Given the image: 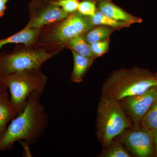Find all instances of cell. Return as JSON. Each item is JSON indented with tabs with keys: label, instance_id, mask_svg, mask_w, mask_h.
I'll return each instance as SVG.
<instances>
[{
	"label": "cell",
	"instance_id": "d6986e66",
	"mask_svg": "<svg viewBox=\"0 0 157 157\" xmlns=\"http://www.w3.org/2000/svg\"><path fill=\"white\" fill-rule=\"evenodd\" d=\"M97 10L96 0H82L79 2L77 11L82 15L91 17Z\"/></svg>",
	"mask_w": 157,
	"mask_h": 157
},
{
	"label": "cell",
	"instance_id": "44dd1931",
	"mask_svg": "<svg viewBox=\"0 0 157 157\" xmlns=\"http://www.w3.org/2000/svg\"><path fill=\"white\" fill-rule=\"evenodd\" d=\"M52 2L69 14L77 11L79 3V0H56Z\"/></svg>",
	"mask_w": 157,
	"mask_h": 157
},
{
	"label": "cell",
	"instance_id": "9c48e42d",
	"mask_svg": "<svg viewBox=\"0 0 157 157\" xmlns=\"http://www.w3.org/2000/svg\"><path fill=\"white\" fill-rule=\"evenodd\" d=\"M69 14L59 6L51 2L49 5L43 6L42 9L36 10L31 14L29 22L26 27L29 28L41 29L45 25L60 21L67 17Z\"/></svg>",
	"mask_w": 157,
	"mask_h": 157
},
{
	"label": "cell",
	"instance_id": "3957f363",
	"mask_svg": "<svg viewBox=\"0 0 157 157\" xmlns=\"http://www.w3.org/2000/svg\"><path fill=\"white\" fill-rule=\"evenodd\" d=\"M133 127L119 101L101 95L97 110L96 135L103 147Z\"/></svg>",
	"mask_w": 157,
	"mask_h": 157
},
{
	"label": "cell",
	"instance_id": "d4e9b609",
	"mask_svg": "<svg viewBox=\"0 0 157 157\" xmlns=\"http://www.w3.org/2000/svg\"><path fill=\"white\" fill-rule=\"evenodd\" d=\"M155 74V76H156V78H157V73H156Z\"/></svg>",
	"mask_w": 157,
	"mask_h": 157
},
{
	"label": "cell",
	"instance_id": "ba28073f",
	"mask_svg": "<svg viewBox=\"0 0 157 157\" xmlns=\"http://www.w3.org/2000/svg\"><path fill=\"white\" fill-rule=\"evenodd\" d=\"M157 99V86L145 92L120 100L121 105L132 122L133 126H140L142 118Z\"/></svg>",
	"mask_w": 157,
	"mask_h": 157
},
{
	"label": "cell",
	"instance_id": "2e32d148",
	"mask_svg": "<svg viewBox=\"0 0 157 157\" xmlns=\"http://www.w3.org/2000/svg\"><path fill=\"white\" fill-rule=\"evenodd\" d=\"M90 19L92 23L95 26L98 25L106 26L115 29L129 27L132 25L129 23L118 21L111 19L102 14L98 10L95 14L92 17H90Z\"/></svg>",
	"mask_w": 157,
	"mask_h": 157
},
{
	"label": "cell",
	"instance_id": "9a60e30c",
	"mask_svg": "<svg viewBox=\"0 0 157 157\" xmlns=\"http://www.w3.org/2000/svg\"><path fill=\"white\" fill-rule=\"evenodd\" d=\"M98 157H131L132 156L121 142L114 139L103 147Z\"/></svg>",
	"mask_w": 157,
	"mask_h": 157
},
{
	"label": "cell",
	"instance_id": "e0dca14e",
	"mask_svg": "<svg viewBox=\"0 0 157 157\" xmlns=\"http://www.w3.org/2000/svg\"><path fill=\"white\" fill-rule=\"evenodd\" d=\"M66 46L76 53L87 57H94L89 44L86 42L83 36H78L70 40Z\"/></svg>",
	"mask_w": 157,
	"mask_h": 157
},
{
	"label": "cell",
	"instance_id": "52a82bcc",
	"mask_svg": "<svg viewBox=\"0 0 157 157\" xmlns=\"http://www.w3.org/2000/svg\"><path fill=\"white\" fill-rule=\"evenodd\" d=\"M121 142L132 155L137 157L155 156L152 134L150 130L140 126L132 127L120 135Z\"/></svg>",
	"mask_w": 157,
	"mask_h": 157
},
{
	"label": "cell",
	"instance_id": "4fadbf2b",
	"mask_svg": "<svg viewBox=\"0 0 157 157\" xmlns=\"http://www.w3.org/2000/svg\"><path fill=\"white\" fill-rule=\"evenodd\" d=\"M72 51L74 64L71 80L73 82L79 83L83 80L86 73L92 64L95 59L82 56Z\"/></svg>",
	"mask_w": 157,
	"mask_h": 157
},
{
	"label": "cell",
	"instance_id": "30bf717a",
	"mask_svg": "<svg viewBox=\"0 0 157 157\" xmlns=\"http://www.w3.org/2000/svg\"><path fill=\"white\" fill-rule=\"evenodd\" d=\"M98 10L102 14L118 21L131 23H140L142 20L140 17L129 14L112 2L111 0H96Z\"/></svg>",
	"mask_w": 157,
	"mask_h": 157
},
{
	"label": "cell",
	"instance_id": "7a4b0ae2",
	"mask_svg": "<svg viewBox=\"0 0 157 157\" xmlns=\"http://www.w3.org/2000/svg\"><path fill=\"white\" fill-rule=\"evenodd\" d=\"M157 86L155 74L147 69L134 67L115 70L107 78L102 88V95L120 101L140 94Z\"/></svg>",
	"mask_w": 157,
	"mask_h": 157
},
{
	"label": "cell",
	"instance_id": "603a6c76",
	"mask_svg": "<svg viewBox=\"0 0 157 157\" xmlns=\"http://www.w3.org/2000/svg\"><path fill=\"white\" fill-rule=\"evenodd\" d=\"M9 0H0V17L4 15L6 9V5Z\"/></svg>",
	"mask_w": 157,
	"mask_h": 157
},
{
	"label": "cell",
	"instance_id": "7c38bea8",
	"mask_svg": "<svg viewBox=\"0 0 157 157\" xmlns=\"http://www.w3.org/2000/svg\"><path fill=\"white\" fill-rule=\"evenodd\" d=\"M41 29H31L25 27L17 33L6 39H0V49L4 45L11 43L23 44L30 46L36 41Z\"/></svg>",
	"mask_w": 157,
	"mask_h": 157
},
{
	"label": "cell",
	"instance_id": "5bb4252c",
	"mask_svg": "<svg viewBox=\"0 0 157 157\" xmlns=\"http://www.w3.org/2000/svg\"><path fill=\"white\" fill-rule=\"evenodd\" d=\"M115 29L104 25L96 26L85 34L83 36L88 44L109 39Z\"/></svg>",
	"mask_w": 157,
	"mask_h": 157
},
{
	"label": "cell",
	"instance_id": "8fae6325",
	"mask_svg": "<svg viewBox=\"0 0 157 157\" xmlns=\"http://www.w3.org/2000/svg\"><path fill=\"white\" fill-rule=\"evenodd\" d=\"M9 93L6 91L0 94V139L5 134L7 125L17 116Z\"/></svg>",
	"mask_w": 157,
	"mask_h": 157
},
{
	"label": "cell",
	"instance_id": "cb8c5ba5",
	"mask_svg": "<svg viewBox=\"0 0 157 157\" xmlns=\"http://www.w3.org/2000/svg\"><path fill=\"white\" fill-rule=\"evenodd\" d=\"M153 138L154 145L155 156L157 157V130L151 131Z\"/></svg>",
	"mask_w": 157,
	"mask_h": 157
},
{
	"label": "cell",
	"instance_id": "ffe728a7",
	"mask_svg": "<svg viewBox=\"0 0 157 157\" xmlns=\"http://www.w3.org/2000/svg\"><path fill=\"white\" fill-rule=\"evenodd\" d=\"M109 39L90 44L91 50L95 58L102 56L109 50Z\"/></svg>",
	"mask_w": 157,
	"mask_h": 157
},
{
	"label": "cell",
	"instance_id": "ac0fdd59",
	"mask_svg": "<svg viewBox=\"0 0 157 157\" xmlns=\"http://www.w3.org/2000/svg\"><path fill=\"white\" fill-rule=\"evenodd\" d=\"M140 125L150 131L157 130V99L142 118Z\"/></svg>",
	"mask_w": 157,
	"mask_h": 157
},
{
	"label": "cell",
	"instance_id": "277c9868",
	"mask_svg": "<svg viewBox=\"0 0 157 157\" xmlns=\"http://www.w3.org/2000/svg\"><path fill=\"white\" fill-rule=\"evenodd\" d=\"M3 76L17 115L24 109L33 93L42 94L48 80L41 68L24 70Z\"/></svg>",
	"mask_w": 157,
	"mask_h": 157
},
{
	"label": "cell",
	"instance_id": "8992f818",
	"mask_svg": "<svg viewBox=\"0 0 157 157\" xmlns=\"http://www.w3.org/2000/svg\"><path fill=\"white\" fill-rule=\"evenodd\" d=\"M57 52L43 49L15 51L0 56V73L3 76L41 67Z\"/></svg>",
	"mask_w": 157,
	"mask_h": 157
},
{
	"label": "cell",
	"instance_id": "7402d4cb",
	"mask_svg": "<svg viewBox=\"0 0 157 157\" xmlns=\"http://www.w3.org/2000/svg\"><path fill=\"white\" fill-rule=\"evenodd\" d=\"M8 88L5 82L4 76L0 73V94L7 91Z\"/></svg>",
	"mask_w": 157,
	"mask_h": 157
},
{
	"label": "cell",
	"instance_id": "5b68a950",
	"mask_svg": "<svg viewBox=\"0 0 157 157\" xmlns=\"http://www.w3.org/2000/svg\"><path fill=\"white\" fill-rule=\"evenodd\" d=\"M56 23V25L44 34L42 44L63 47L71 39L84 36L95 27L90 17L82 15L78 11L69 14L66 18Z\"/></svg>",
	"mask_w": 157,
	"mask_h": 157
},
{
	"label": "cell",
	"instance_id": "6da1fadb",
	"mask_svg": "<svg viewBox=\"0 0 157 157\" xmlns=\"http://www.w3.org/2000/svg\"><path fill=\"white\" fill-rule=\"evenodd\" d=\"M41 94L33 93L23 110L11 121L0 139V151L10 148L16 141L34 144L45 134L49 116L40 101Z\"/></svg>",
	"mask_w": 157,
	"mask_h": 157
}]
</instances>
